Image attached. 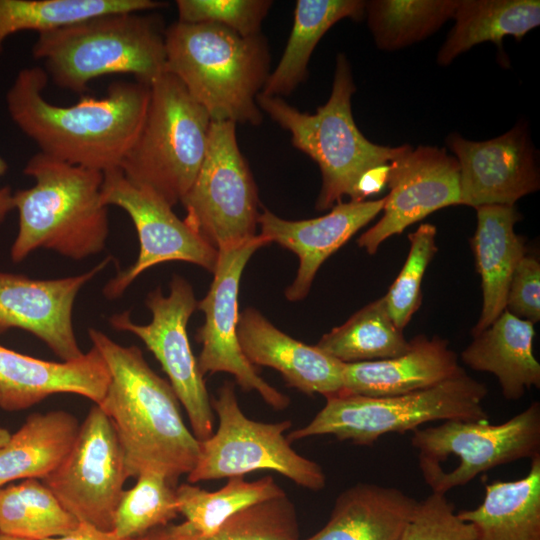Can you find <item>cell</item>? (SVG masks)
I'll return each mask as SVG.
<instances>
[{
	"label": "cell",
	"mask_w": 540,
	"mask_h": 540,
	"mask_svg": "<svg viewBox=\"0 0 540 540\" xmlns=\"http://www.w3.org/2000/svg\"><path fill=\"white\" fill-rule=\"evenodd\" d=\"M211 406L219 425L210 438L199 441L196 464L187 475L190 484L270 470L312 491L325 487L322 467L298 454L284 435L292 425L290 420L265 423L249 419L229 381L211 399Z\"/></svg>",
	"instance_id": "10"
},
{
	"label": "cell",
	"mask_w": 540,
	"mask_h": 540,
	"mask_svg": "<svg viewBox=\"0 0 540 540\" xmlns=\"http://www.w3.org/2000/svg\"><path fill=\"white\" fill-rule=\"evenodd\" d=\"M164 5L155 0H0V54L5 40L19 31L39 34L95 16L145 12Z\"/></svg>",
	"instance_id": "31"
},
{
	"label": "cell",
	"mask_w": 540,
	"mask_h": 540,
	"mask_svg": "<svg viewBox=\"0 0 540 540\" xmlns=\"http://www.w3.org/2000/svg\"><path fill=\"white\" fill-rule=\"evenodd\" d=\"M141 540H175L172 531V524L170 523L166 526L150 531L141 537Z\"/></svg>",
	"instance_id": "44"
},
{
	"label": "cell",
	"mask_w": 540,
	"mask_h": 540,
	"mask_svg": "<svg viewBox=\"0 0 540 540\" xmlns=\"http://www.w3.org/2000/svg\"><path fill=\"white\" fill-rule=\"evenodd\" d=\"M505 310L533 324L540 320V263L535 256L526 254L517 264L509 283Z\"/></svg>",
	"instance_id": "40"
},
{
	"label": "cell",
	"mask_w": 540,
	"mask_h": 540,
	"mask_svg": "<svg viewBox=\"0 0 540 540\" xmlns=\"http://www.w3.org/2000/svg\"><path fill=\"white\" fill-rule=\"evenodd\" d=\"M10 434L11 433L6 428H3L2 426H0V447L7 442V440L10 437Z\"/></svg>",
	"instance_id": "45"
},
{
	"label": "cell",
	"mask_w": 540,
	"mask_h": 540,
	"mask_svg": "<svg viewBox=\"0 0 540 540\" xmlns=\"http://www.w3.org/2000/svg\"><path fill=\"white\" fill-rule=\"evenodd\" d=\"M421 474L454 464L424 482L431 492L447 494L495 467L540 455V403L500 424L488 420H446L413 431Z\"/></svg>",
	"instance_id": "9"
},
{
	"label": "cell",
	"mask_w": 540,
	"mask_h": 540,
	"mask_svg": "<svg viewBox=\"0 0 540 540\" xmlns=\"http://www.w3.org/2000/svg\"><path fill=\"white\" fill-rule=\"evenodd\" d=\"M169 288L166 296L160 287L148 293L145 304L152 313L150 323H135L130 311L113 314L109 322L114 329L137 336L155 356L188 415L192 433L202 441L214 433V414L187 334L197 301L190 283L179 275L172 277Z\"/></svg>",
	"instance_id": "12"
},
{
	"label": "cell",
	"mask_w": 540,
	"mask_h": 540,
	"mask_svg": "<svg viewBox=\"0 0 540 540\" xmlns=\"http://www.w3.org/2000/svg\"><path fill=\"white\" fill-rule=\"evenodd\" d=\"M0 540H29V539L9 536V535H5V534L0 533Z\"/></svg>",
	"instance_id": "46"
},
{
	"label": "cell",
	"mask_w": 540,
	"mask_h": 540,
	"mask_svg": "<svg viewBox=\"0 0 540 540\" xmlns=\"http://www.w3.org/2000/svg\"><path fill=\"white\" fill-rule=\"evenodd\" d=\"M178 21L216 23L244 36L260 34L269 0H177Z\"/></svg>",
	"instance_id": "38"
},
{
	"label": "cell",
	"mask_w": 540,
	"mask_h": 540,
	"mask_svg": "<svg viewBox=\"0 0 540 540\" xmlns=\"http://www.w3.org/2000/svg\"><path fill=\"white\" fill-rule=\"evenodd\" d=\"M48 81L40 66L18 72L6 93L15 125L49 157L103 173L119 169L143 126L150 86L115 81L102 98L58 106L43 95Z\"/></svg>",
	"instance_id": "1"
},
{
	"label": "cell",
	"mask_w": 540,
	"mask_h": 540,
	"mask_svg": "<svg viewBox=\"0 0 540 540\" xmlns=\"http://www.w3.org/2000/svg\"><path fill=\"white\" fill-rule=\"evenodd\" d=\"M355 91L349 61L339 53L330 97L316 113L301 112L281 97L259 94L256 98L261 111L290 133L293 146L318 164L322 185L315 207L319 211L332 208L344 196L358 201L361 177L373 168L389 164L408 146H382L364 137L352 114Z\"/></svg>",
	"instance_id": "6"
},
{
	"label": "cell",
	"mask_w": 540,
	"mask_h": 540,
	"mask_svg": "<svg viewBox=\"0 0 540 540\" xmlns=\"http://www.w3.org/2000/svg\"><path fill=\"white\" fill-rule=\"evenodd\" d=\"M268 244L270 242L258 234L243 244L218 251L213 281L206 296L197 302V309L204 314V323L195 335L196 341L202 344L196 360L203 377L229 373L244 391H255L269 406L283 410L290 403L289 397L258 374L243 354L237 335L238 294L243 270L251 256Z\"/></svg>",
	"instance_id": "15"
},
{
	"label": "cell",
	"mask_w": 540,
	"mask_h": 540,
	"mask_svg": "<svg viewBox=\"0 0 540 540\" xmlns=\"http://www.w3.org/2000/svg\"><path fill=\"white\" fill-rule=\"evenodd\" d=\"M211 118L178 78L164 73L150 85L143 126L119 169L132 184L170 206L180 203L204 160Z\"/></svg>",
	"instance_id": "7"
},
{
	"label": "cell",
	"mask_w": 540,
	"mask_h": 540,
	"mask_svg": "<svg viewBox=\"0 0 540 540\" xmlns=\"http://www.w3.org/2000/svg\"><path fill=\"white\" fill-rule=\"evenodd\" d=\"M417 502L395 487L355 484L338 495L328 522L304 540H401Z\"/></svg>",
	"instance_id": "25"
},
{
	"label": "cell",
	"mask_w": 540,
	"mask_h": 540,
	"mask_svg": "<svg viewBox=\"0 0 540 540\" xmlns=\"http://www.w3.org/2000/svg\"><path fill=\"white\" fill-rule=\"evenodd\" d=\"M446 144L460 168V205H514L540 187L537 151L527 123L485 141L452 133Z\"/></svg>",
	"instance_id": "17"
},
{
	"label": "cell",
	"mask_w": 540,
	"mask_h": 540,
	"mask_svg": "<svg viewBox=\"0 0 540 540\" xmlns=\"http://www.w3.org/2000/svg\"><path fill=\"white\" fill-rule=\"evenodd\" d=\"M465 370L449 342L418 335L402 355L377 361L344 363L341 394L369 397L412 393L436 386Z\"/></svg>",
	"instance_id": "22"
},
{
	"label": "cell",
	"mask_w": 540,
	"mask_h": 540,
	"mask_svg": "<svg viewBox=\"0 0 540 540\" xmlns=\"http://www.w3.org/2000/svg\"><path fill=\"white\" fill-rule=\"evenodd\" d=\"M23 173L35 183L13 192L19 217L10 250L13 262L40 248L77 261L105 248L109 218L101 201L103 172L37 152Z\"/></svg>",
	"instance_id": "4"
},
{
	"label": "cell",
	"mask_w": 540,
	"mask_h": 540,
	"mask_svg": "<svg viewBox=\"0 0 540 540\" xmlns=\"http://www.w3.org/2000/svg\"><path fill=\"white\" fill-rule=\"evenodd\" d=\"M110 382L107 365L92 348L73 361H47L0 344V408L20 411L58 393L86 397L94 404L104 398Z\"/></svg>",
	"instance_id": "20"
},
{
	"label": "cell",
	"mask_w": 540,
	"mask_h": 540,
	"mask_svg": "<svg viewBox=\"0 0 540 540\" xmlns=\"http://www.w3.org/2000/svg\"><path fill=\"white\" fill-rule=\"evenodd\" d=\"M387 185L382 217L357 239L369 254L431 213L461 204L459 164L444 148L408 145L389 163Z\"/></svg>",
	"instance_id": "16"
},
{
	"label": "cell",
	"mask_w": 540,
	"mask_h": 540,
	"mask_svg": "<svg viewBox=\"0 0 540 540\" xmlns=\"http://www.w3.org/2000/svg\"><path fill=\"white\" fill-rule=\"evenodd\" d=\"M79 521L66 511L39 479L0 487V533L45 540L74 530Z\"/></svg>",
	"instance_id": "32"
},
{
	"label": "cell",
	"mask_w": 540,
	"mask_h": 540,
	"mask_svg": "<svg viewBox=\"0 0 540 540\" xmlns=\"http://www.w3.org/2000/svg\"><path fill=\"white\" fill-rule=\"evenodd\" d=\"M88 335L110 374L97 405L114 427L129 478L152 471L176 485L194 468L199 440L185 425L173 388L137 346H123L95 328H89Z\"/></svg>",
	"instance_id": "2"
},
{
	"label": "cell",
	"mask_w": 540,
	"mask_h": 540,
	"mask_svg": "<svg viewBox=\"0 0 540 540\" xmlns=\"http://www.w3.org/2000/svg\"><path fill=\"white\" fill-rule=\"evenodd\" d=\"M385 200L383 197L372 201L340 202L329 213L305 220H286L266 209L260 214L259 235L299 258L296 278L285 291L289 301H299L307 296L323 262L374 219L382 211Z\"/></svg>",
	"instance_id": "19"
},
{
	"label": "cell",
	"mask_w": 540,
	"mask_h": 540,
	"mask_svg": "<svg viewBox=\"0 0 540 540\" xmlns=\"http://www.w3.org/2000/svg\"><path fill=\"white\" fill-rule=\"evenodd\" d=\"M458 0L366 1L367 24L376 46L395 51L424 40L453 18Z\"/></svg>",
	"instance_id": "34"
},
{
	"label": "cell",
	"mask_w": 540,
	"mask_h": 540,
	"mask_svg": "<svg viewBox=\"0 0 540 540\" xmlns=\"http://www.w3.org/2000/svg\"><path fill=\"white\" fill-rule=\"evenodd\" d=\"M401 540H478L475 527L461 519L446 494L431 492L418 501Z\"/></svg>",
	"instance_id": "39"
},
{
	"label": "cell",
	"mask_w": 540,
	"mask_h": 540,
	"mask_svg": "<svg viewBox=\"0 0 540 540\" xmlns=\"http://www.w3.org/2000/svg\"><path fill=\"white\" fill-rule=\"evenodd\" d=\"M457 513L478 540H540V455L524 477L486 484L482 503Z\"/></svg>",
	"instance_id": "27"
},
{
	"label": "cell",
	"mask_w": 540,
	"mask_h": 540,
	"mask_svg": "<svg viewBox=\"0 0 540 540\" xmlns=\"http://www.w3.org/2000/svg\"><path fill=\"white\" fill-rule=\"evenodd\" d=\"M128 478L114 427L93 404L69 454L42 481L79 522L110 531Z\"/></svg>",
	"instance_id": "13"
},
{
	"label": "cell",
	"mask_w": 540,
	"mask_h": 540,
	"mask_svg": "<svg viewBox=\"0 0 540 540\" xmlns=\"http://www.w3.org/2000/svg\"><path fill=\"white\" fill-rule=\"evenodd\" d=\"M475 209L477 227L471 248L481 278L483 304L472 335L489 327L505 310L513 272L527 254L525 239L514 231L521 218L514 205H485Z\"/></svg>",
	"instance_id": "23"
},
{
	"label": "cell",
	"mask_w": 540,
	"mask_h": 540,
	"mask_svg": "<svg viewBox=\"0 0 540 540\" xmlns=\"http://www.w3.org/2000/svg\"><path fill=\"white\" fill-rule=\"evenodd\" d=\"M316 346L346 364L402 355L409 349L410 341L392 321L382 296L325 333Z\"/></svg>",
	"instance_id": "30"
},
{
	"label": "cell",
	"mask_w": 540,
	"mask_h": 540,
	"mask_svg": "<svg viewBox=\"0 0 540 540\" xmlns=\"http://www.w3.org/2000/svg\"><path fill=\"white\" fill-rule=\"evenodd\" d=\"M106 257L80 275L34 279L0 271V335L18 328L44 342L62 361L81 358L72 322L75 299L81 288L110 262Z\"/></svg>",
	"instance_id": "18"
},
{
	"label": "cell",
	"mask_w": 540,
	"mask_h": 540,
	"mask_svg": "<svg viewBox=\"0 0 540 540\" xmlns=\"http://www.w3.org/2000/svg\"><path fill=\"white\" fill-rule=\"evenodd\" d=\"M8 169V163L0 156V176ZM14 210L13 192L10 187L0 188V225L4 222L10 211Z\"/></svg>",
	"instance_id": "43"
},
{
	"label": "cell",
	"mask_w": 540,
	"mask_h": 540,
	"mask_svg": "<svg viewBox=\"0 0 540 540\" xmlns=\"http://www.w3.org/2000/svg\"><path fill=\"white\" fill-rule=\"evenodd\" d=\"M165 73L180 80L211 121L259 125L256 98L270 74L261 34L244 37L216 23L176 21L164 30Z\"/></svg>",
	"instance_id": "3"
},
{
	"label": "cell",
	"mask_w": 540,
	"mask_h": 540,
	"mask_svg": "<svg viewBox=\"0 0 540 540\" xmlns=\"http://www.w3.org/2000/svg\"><path fill=\"white\" fill-rule=\"evenodd\" d=\"M389 164L367 171L357 186V200L364 201L367 196L379 193L387 184Z\"/></svg>",
	"instance_id": "41"
},
{
	"label": "cell",
	"mask_w": 540,
	"mask_h": 540,
	"mask_svg": "<svg viewBox=\"0 0 540 540\" xmlns=\"http://www.w3.org/2000/svg\"><path fill=\"white\" fill-rule=\"evenodd\" d=\"M124 490L114 517L113 531L122 538L138 539L166 526L179 512L176 485L158 472H143Z\"/></svg>",
	"instance_id": "36"
},
{
	"label": "cell",
	"mask_w": 540,
	"mask_h": 540,
	"mask_svg": "<svg viewBox=\"0 0 540 540\" xmlns=\"http://www.w3.org/2000/svg\"><path fill=\"white\" fill-rule=\"evenodd\" d=\"M164 30L141 12L100 15L39 33L32 55L55 85L77 94L110 74H132L150 86L165 73Z\"/></svg>",
	"instance_id": "5"
},
{
	"label": "cell",
	"mask_w": 540,
	"mask_h": 540,
	"mask_svg": "<svg viewBox=\"0 0 540 540\" xmlns=\"http://www.w3.org/2000/svg\"><path fill=\"white\" fill-rule=\"evenodd\" d=\"M436 233L434 225L423 223L409 234L410 249L407 259L384 295L392 321L402 330L420 307L422 280L428 264L437 252Z\"/></svg>",
	"instance_id": "37"
},
{
	"label": "cell",
	"mask_w": 540,
	"mask_h": 540,
	"mask_svg": "<svg viewBox=\"0 0 540 540\" xmlns=\"http://www.w3.org/2000/svg\"><path fill=\"white\" fill-rule=\"evenodd\" d=\"M179 514L188 528L201 535L215 531L225 520L259 502L285 495L272 476L246 481L243 476L228 478L216 491H207L190 483L176 487Z\"/></svg>",
	"instance_id": "33"
},
{
	"label": "cell",
	"mask_w": 540,
	"mask_h": 540,
	"mask_svg": "<svg viewBox=\"0 0 540 540\" xmlns=\"http://www.w3.org/2000/svg\"><path fill=\"white\" fill-rule=\"evenodd\" d=\"M45 540H141L127 539L118 536L113 530H101L91 524L79 522L78 526L71 532L55 538Z\"/></svg>",
	"instance_id": "42"
},
{
	"label": "cell",
	"mask_w": 540,
	"mask_h": 540,
	"mask_svg": "<svg viewBox=\"0 0 540 540\" xmlns=\"http://www.w3.org/2000/svg\"><path fill=\"white\" fill-rule=\"evenodd\" d=\"M488 389L466 372L428 389L393 396L339 394L304 427L290 432L289 442L332 435L340 441L372 445L387 434H402L446 420H488L483 403Z\"/></svg>",
	"instance_id": "8"
},
{
	"label": "cell",
	"mask_w": 540,
	"mask_h": 540,
	"mask_svg": "<svg viewBox=\"0 0 540 540\" xmlns=\"http://www.w3.org/2000/svg\"><path fill=\"white\" fill-rule=\"evenodd\" d=\"M180 203L184 220L218 251L258 235V190L239 149L235 123L211 121L204 160Z\"/></svg>",
	"instance_id": "11"
},
{
	"label": "cell",
	"mask_w": 540,
	"mask_h": 540,
	"mask_svg": "<svg viewBox=\"0 0 540 540\" xmlns=\"http://www.w3.org/2000/svg\"><path fill=\"white\" fill-rule=\"evenodd\" d=\"M80 428L71 413H33L0 447V487L18 479H42L65 460Z\"/></svg>",
	"instance_id": "26"
},
{
	"label": "cell",
	"mask_w": 540,
	"mask_h": 540,
	"mask_svg": "<svg viewBox=\"0 0 540 540\" xmlns=\"http://www.w3.org/2000/svg\"><path fill=\"white\" fill-rule=\"evenodd\" d=\"M101 201L104 206H117L129 215L139 240L135 262L119 270L104 286L107 299L119 298L140 274L164 262L192 263L213 273L218 250L180 219L172 206L152 191L132 184L120 169L104 172Z\"/></svg>",
	"instance_id": "14"
},
{
	"label": "cell",
	"mask_w": 540,
	"mask_h": 540,
	"mask_svg": "<svg viewBox=\"0 0 540 540\" xmlns=\"http://www.w3.org/2000/svg\"><path fill=\"white\" fill-rule=\"evenodd\" d=\"M455 24L437 55L440 65H449L473 46L491 41L502 49V40L520 41L540 25L539 0H458Z\"/></svg>",
	"instance_id": "28"
},
{
	"label": "cell",
	"mask_w": 540,
	"mask_h": 540,
	"mask_svg": "<svg viewBox=\"0 0 540 540\" xmlns=\"http://www.w3.org/2000/svg\"><path fill=\"white\" fill-rule=\"evenodd\" d=\"M365 5L362 0H298L280 62L260 94L281 98L291 94L307 78L311 54L323 35L344 18L361 20Z\"/></svg>",
	"instance_id": "29"
},
{
	"label": "cell",
	"mask_w": 540,
	"mask_h": 540,
	"mask_svg": "<svg viewBox=\"0 0 540 540\" xmlns=\"http://www.w3.org/2000/svg\"><path fill=\"white\" fill-rule=\"evenodd\" d=\"M534 324L507 310L486 329L473 335L461 359L476 371L493 374L506 400H519L540 387V364L533 353Z\"/></svg>",
	"instance_id": "24"
},
{
	"label": "cell",
	"mask_w": 540,
	"mask_h": 540,
	"mask_svg": "<svg viewBox=\"0 0 540 540\" xmlns=\"http://www.w3.org/2000/svg\"><path fill=\"white\" fill-rule=\"evenodd\" d=\"M172 531L175 540H299L295 507L286 494L241 510L206 535L185 522L172 524Z\"/></svg>",
	"instance_id": "35"
},
{
	"label": "cell",
	"mask_w": 540,
	"mask_h": 540,
	"mask_svg": "<svg viewBox=\"0 0 540 540\" xmlns=\"http://www.w3.org/2000/svg\"><path fill=\"white\" fill-rule=\"evenodd\" d=\"M237 335L247 360L277 370L288 386L325 398L341 394L344 363L282 332L257 309L239 314Z\"/></svg>",
	"instance_id": "21"
}]
</instances>
